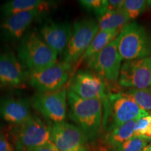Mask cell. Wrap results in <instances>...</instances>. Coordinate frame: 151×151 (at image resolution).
Listing matches in <instances>:
<instances>
[{"instance_id":"9c48e42d","label":"cell","mask_w":151,"mask_h":151,"mask_svg":"<svg viewBox=\"0 0 151 151\" xmlns=\"http://www.w3.org/2000/svg\"><path fill=\"white\" fill-rule=\"evenodd\" d=\"M122 61L116 39L101 52L86 62L88 67L104 80L116 83L119 80Z\"/></svg>"},{"instance_id":"4316f807","label":"cell","mask_w":151,"mask_h":151,"mask_svg":"<svg viewBox=\"0 0 151 151\" xmlns=\"http://www.w3.org/2000/svg\"><path fill=\"white\" fill-rule=\"evenodd\" d=\"M124 0H108L106 4V11H118L122 9Z\"/></svg>"},{"instance_id":"8fae6325","label":"cell","mask_w":151,"mask_h":151,"mask_svg":"<svg viewBox=\"0 0 151 151\" xmlns=\"http://www.w3.org/2000/svg\"><path fill=\"white\" fill-rule=\"evenodd\" d=\"M118 83L131 89L151 87V57L126 61L122 65Z\"/></svg>"},{"instance_id":"277c9868","label":"cell","mask_w":151,"mask_h":151,"mask_svg":"<svg viewBox=\"0 0 151 151\" xmlns=\"http://www.w3.org/2000/svg\"><path fill=\"white\" fill-rule=\"evenodd\" d=\"M16 151H32L52 143L51 127L37 116H32L21 124L14 126Z\"/></svg>"},{"instance_id":"1f68e13d","label":"cell","mask_w":151,"mask_h":151,"mask_svg":"<svg viewBox=\"0 0 151 151\" xmlns=\"http://www.w3.org/2000/svg\"><path fill=\"white\" fill-rule=\"evenodd\" d=\"M150 55H151V54H150Z\"/></svg>"},{"instance_id":"5b68a950","label":"cell","mask_w":151,"mask_h":151,"mask_svg":"<svg viewBox=\"0 0 151 151\" xmlns=\"http://www.w3.org/2000/svg\"><path fill=\"white\" fill-rule=\"evenodd\" d=\"M116 40L119 54L125 62L146 58L151 54V43L146 31L135 22L125 26Z\"/></svg>"},{"instance_id":"9a60e30c","label":"cell","mask_w":151,"mask_h":151,"mask_svg":"<svg viewBox=\"0 0 151 151\" xmlns=\"http://www.w3.org/2000/svg\"><path fill=\"white\" fill-rule=\"evenodd\" d=\"M73 24L70 22L48 20L38 32L47 44L58 55L64 54L72 33Z\"/></svg>"},{"instance_id":"f546056e","label":"cell","mask_w":151,"mask_h":151,"mask_svg":"<svg viewBox=\"0 0 151 151\" xmlns=\"http://www.w3.org/2000/svg\"><path fill=\"white\" fill-rule=\"evenodd\" d=\"M141 151H151V143L148 144Z\"/></svg>"},{"instance_id":"d4e9b609","label":"cell","mask_w":151,"mask_h":151,"mask_svg":"<svg viewBox=\"0 0 151 151\" xmlns=\"http://www.w3.org/2000/svg\"><path fill=\"white\" fill-rule=\"evenodd\" d=\"M151 123V114L143 117L137 121L134 128V136L143 137L144 136L147 128Z\"/></svg>"},{"instance_id":"603a6c76","label":"cell","mask_w":151,"mask_h":151,"mask_svg":"<svg viewBox=\"0 0 151 151\" xmlns=\"http://www.w3.org/2000/svg\"><path fill=\"white\" fill-rule=\"evenodd\" d=\"M149 141L140 137H133L125 142L113 148V151H141Z\"/></svg>"},{"instance_id":"4fadbf2b","label":"cell","mask_w":151,"mask_h":151,"mask_svg":"<svg viewBox=\"0 0 151 151\" xmlns=\"http://www.w3.org/2000/svg\"><path fill=\"white\" fill-rule=\"evenodd\" d=\"M69 90L86 99H99L104 101L109 94L105 81L97 73L89 71L75 73L69 83Z\"/></svg>"},{"instance_id":"44dd1931","label":"cell","mask_w":151,"mask_h":151,"mask_svg":"<svg viewBox=\"0 0 151 151\" xmlns=\"http://www.w3.org/2000/svg\"><path fill=\"white\" fill-rule=\"evenodd\" d=\"M143 110L151 111V87L146 89H130L125 92Z\"/></svg>"},{"instance_id":"d6986e66","label":"cell","mask_w":151,"mask_h":151,"mask_svg":"<svg viewBox=\"0 0 151 151\" xmlns=\"http://www.w3.org/2000/svg\"><path fill=\"white\" fill-rule=\"evenodd\" d=\"M120 33V32L117 30H103V31L98 32L89 48L79 61L78 64L83 61H87L90 58L101 52L109 43L114 41Z\"/></svg>"},{"instance_id":"4dcf8cb0","label":"cell","mask_w":151,"mask_h":151,"mask_svg":"<svg viewBox=\"0 0 151 151\" xmlns=\"http://www.w3.org/2000/svg\"><path fill=\"white\" fill-rule=\"evenodd\" d=\"M1 118H0V132L2 130V128H3V122H2V121H1Z\"/></svg>"},{"instance_id":"8992f818","label":"cell","mask_w":151,"mask_h":151,"mask_svg":"<svg viewBox=\"0 0 151 151\" xmlns=\"http://www.w3.org/2000/svg\"><path fill=\"white\" fill-rule=\"evenodd\" d=\"M99 31L98 22L93 19L83 18L75 21L62 61L72 66L78 64Z\"/></svg>"},{"instance_id":"ac0fdd59","label":"cell","mask_w":151,"mask_h":151,"mask_svg":"<svg viewBox=\"0 0 151 151\" xmlns=\"http://www.w3.org/2000/svg\"><path fill=\"white\" fill-rule=\"evenodd\" d=\"M97 18L99 31L117 30L121 32L131 20L122 9L118 11H106Z\"/></svg>"},{"instance_id":"83f0119b","label":"cell","mask_w":151,"mask_h":151,"mask_svg":"<svg viewBox=\"0 0 151 151\" xmlns=\"http://www.w3.org/2000/svg\"><path fill=\"white\" fill-rule=\"evenodd\" d=\"M32 151H60L52 143H48L45 146H41Z\"/></svg>"},{"instance_id":"6da1fadb","label":"cell","mask_w":151,"mask_h":151,"mask_svg":"<svg viewBox=\"0 0 151 151\" xmlns=\"http://www.w3.org/2000/svg\"><path fill=\"white\" fill-rule=\"evenodd\" d=\"M68 116L86 134L89 141H93L103 127V101L99 99H83L69 90Z\"/></svg>"},{"instance_id":"e0dca14e","label":"cell","mask_w":151,"mask_h":151,"mask_svg":"<svg viewBox=\"0 0 151 151\" xmlns=\"http://www.w3.org/2000/svg\"><path fill=\"white\" fill-rule=\"evenodd\" d=\"M55 4V1L48 0H9L0 6V14L4 18L13 14L36 9L48 11Z\"/></svg>"},{"instance_id":"7402d4cb","label":"cell","mask_w":151,"mask_h":151,"mask_svg":"<svg viewBox=\"0 0 151 151\" xmlns=\"http://www.w3.org/2000/svg\"><path fill=\"white\" fill-rule=\"evenodd\" d=\"M148 2L145 0H124L122 9L130 20H134L144 12Z\"/></svg>"},{"instance_id":"ffe728a7","label":"cell","mask_w":151,"mask_h":151,"mask_svg":"<svg viewBox=\"0 0 151 151\" xmlns=\"http://www.w3.org/2000/svg\"><path fill=\"white\" fill-rule=\"evenodd\" d=\"M138 120H132L108 132L106 137L107 144L115 148L134 137V128Z\"/></svg>"},{"instance_id":"2e32d148","label":"cell","mask_w":151,"mask_h":151,"mask_svg":"<svg viewBox=\"0 0 151 151\" xmlns=\"http://www.w3.org/2000/svg\"><path fill=\"white\" fill-rule=\"evenodd\" d=\"M31 102L24 98L0 97V118L7 123L17 126L31 117Z\"/></svg>"},{"instance_id":"f1b7e54d","label":"cell","mask_w":151,"mask_h":151,"mask_svg":"<svg viewBox=\"0 0 151 151\" xmlns=\"http://www.w3.org/2000/svg\"><path fill=\"white\" fill-rule=\"evenodd\" d=\"M143 138L147 139L148 141H151V123L150 124V125L148 126V127L147 128L146 133H145V134L143 137Z\"/></svg>"},{"instance_id":"3957f363","label":"cell","mask_w":151,"mask_h":151,"mask_svg":"<svg viewBox=\"0 0 151 151\" xmlns=\"http://www.w3.org/2000/svg\"><path fill=\"white\" fill-rule=\"evenodd\" d=\"M148 114L125 92L109 94L103 101V128L108 133L119 126Z\"/></svg>"},{"instance_id":"ba28073f","label":"cell","mask_w":151,"mask_h":151,"mask_svg":"<svg viewBox=\"0 0 151 151\" xmlns=\"http://www.w3.org/2000/svg\"><path fill=\"white\" fill-rule=\"evenodd\" d=\"M69 89L53 92H37L32 98L31 106L51 124L65 122L68 110Z\"/></svg>"},{"instance_id":"7c38bea8","label":"cell","mask_w":151,"mask_h":151,"mask_svg":"<svg viewBox=\"0 0 151 151\" xmlns=\"http://www.w3.org/2000/svg\"><path fill=\"white\" fill-rule=\"evenodd\" d=\"M47 11L42 9L18 13L2 18L0 22V38L6 41L20 40L32 24L44 16Z\"/></svg>"},{"instance_id":"5bb4252c","label":"cell","mask_w":151,"mask_h":151,"mask_svg":"<svg viewBox=\"0 0 151 151\" xmlns=\"http://www.w3.org/2000/svg\"><path fill=\"white\" fill-rule=\"evenodd\" d=\"M28 71L14 54L0 52V86L20 88L27 82Z\"/></svg>"},{"instance_id":"30bf717a","label":"cell","mask_w":151,"mask_h":151,"mask_svg":"<svg viewBox=\"0 0 151 151\" xmlns=\"http://www.w3.org/2000/svg\"><path fill=\"white\" fill-rule=\"evenodd\" d=\"M50 127L52 142L60 151H90L89 140L74 124L63 122Z\"/></svg>"},{"instance_id":"cb8c5ba5","label":"cell","mask_w":151,"mask_h":151,"mask_svg":"<svg viewBox=\"0 0 151 151\" xmlns=\"http://www.w3.org/2000/svg\"><path fill=\"white\" fill-rule=\"evenodd\" d=\"M78 2L84 9L93 11L97 17L106 11L107 0H81Z\"/></svg>"},{"instance_id":"52a82bcc","label":"cell","mask_w":151,"mask_h":151,"mask_svg":"<svg viewBox=\"0 0 151 151\" xmlns=\"http://www.w3.org/2000/svg\"><path fill=\"white\" fill-rule=\"evenodd\" d=\"M72 65L58 62L50 67L35 71H28L27 83L37 92H53L65 88L69 82Z\"/></svg>"},{"instance_id":"7a4b0ae2","label":"cell","mask_w":151,"mask_h":151,"mask_svg":"<svg viewBox=\"0 0 151 151\" xmlns=\"http://www.w3.org/2000/svg\"><path fill=\"white\" fill-rule=\"evenodd\" d=\"M17 56L27 71H35L58 62V54L50 48L35 29L29 30L20 40Z\"/></svg>"},{"instance_id":"484cf974","label":"cell","mask_w":151,"mask_h":151,"mask_svg":"<svg viewBox=\"0 0 151 151\" xmlns=\"http://www.w3.org/2000/svg\"><path fill=\"white\" fill-rule=\"evenodd\" d=\"M0 151H16L14 143L1 131L0 132Z\"/></svg>"}]
</instances>
